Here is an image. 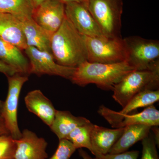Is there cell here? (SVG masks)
<instances>
[{
    "mask_svg": "<svg viewBox=\"0 0 159 159\" xmlns=\"http://www.w3.org/2000/svg\"><path fill=\"white\" fill-rule=\"evenodd\" d=\"M51 48L54 59L61 65L76 67L88 61L84 36L66 17L59 29L52 35Z\"/></svg>",
    "mask_w": 159,
    "mask_h": 159,
    "instance_id": "6da1fadb",
    "label": "cell"
},
{
    "mask_svg": "<svg viewBox=\"0 0 159 159\" xmlns=\"http://www.w3.org/2000/svg\"><path fill=\"white\" fill-rule=\"evenodd\" d=\"M134 70L126 61L102 63L86 61L75 68L70 80L80 86L93 84L102 89L112 90L125 75Z\"/></svg>",
    "mask_w": 159,
    "mask_h": 159,
    "instance_id": "7a4b0ae2",
    "label": "cell"
},
{
    "mask_svg": "<svg viewBox=\"0 0 159 159\" xmlns=\"http://www.w3.org/2000/svg\"><path fill=\"white\" fill-rule=\"evenodd\" d=\"M159 60L150 68L134 70L129 73L114 86L112 97L122 107L137 94L147 90L159 89Z\"/></svg>",
    "mask_w": 159,
    "mask_h": 159,
    "instance_id": "3957f363",
    "label": "cell"
},
{
    "mask_svg": "<svg viewBox=\"0 0 159 159\" xmlns=\"http://www.w3.org/2000/svg\"><path fill=\"white\" fill-rule=\"evenodd\" d=\"M84 3L104 36L122 37L123 0H85Z\"/></svg>",
    "mask_w": 159,
    "mask_h": 159,
    "instance_id": "277c9868",
    "label": "cell"
},
{
    "mask_svg": "<svg viewBox=\"0 0 159 159\" xmlns=\"http://www.w3.org/2000/svg\"><path fill=\"white\" fill-rule=\"evenodd\" d=\"M84 38L89 62L115 63L126 61V47L122 37L102 36Z\"/></svg>",
    "mask_w": 159,
    "mask_h": 159,
    "instance_id": "5b68a950",
    "label": "cell"
},
{
    "mask_svg": "<svg viewBox=\"0 0 159 159\" xmlns=\"http://www.w3.org/2000/svg\"><path fill=\"white\" fill-rule=\"evenodd\" d=\"M7 78L8 93L5 101H0V115L10 135L15 140H17L20 138L22 134L17 119L20 95L23 85L29 80V77L27 75L17 74Z\"/></svg>",
    "mask_w": 159,
    "mask_h": 159,
    "instance_id": "8992f818",
    "label": "cell"
},
{
    "mask_svg": "<svg viewBox=\"0 0 159 159\" xmlns=\"http://www.w3.org/2000/svg\"><path fill=\"white\" fill-rule=\"evenodd\" d=\"M126 47V61L135 70L150 68L159 59V42L139 36L123 39Z\"/></svg>",
    "mask_w": 159,
    "mask_h": 159,
    "instance_id": "52a82bcc",
    "label": "cell"
},
{
    "mask_svg": "<svg viewBox=\"0 0 159 159\" xmlns=\"http://www.w3.org/2000/svg\"><path fill=\"white\" fill-rule=\"evenodd\" d=\"M25 51L29 61V74L53 75L70 80L74 74L76 67L59 64L50 52L33 47H28Z\"/></svg>",
    "mask_w": 159,
    "mask_h": 159,
    "instance_id": "ba28073f",
    "label": "cell"
},
{
    "mask_svg": "<svg viewBox=\"0 0 159 159\" xmlns=\"http://www.w3.org/2000/svg\"><path fill=\"white\" fill-rule=\"evenodd\" d=\"M32 17L38 25L53 34L65 18V4L59 0H47L34 8Z\"/></svg>",
    "mask_w": 159,
    "mask_h": 159,
    "instance_id": "9c48e42d",
    "label": "cell"
},
{
    "mask_svg": "<svg viewBox=\"0 0 159 159\" xmlns=\"http://www.w3.org/2000/svg\"><path fill=\"white\" fill-rule=\"evenodd\" d=\"M66 17L80 34L87 37L104 36L84 3L65 4Z\"/></svg>",
    "mask_w": 159,
    "mask_h": 159,
    "instance_id": "30bf717a",
    "label": "cell"
},
{
    "mask_svg": "<svg viewBox=\"0 0 159 159\" xmlns=\"http://www.w3.org/2000/svg\"><path fill=\"white\" fill-rule=\"evenodd\" d=\"M159 100V89L147 90L141 92L132 98L120 111H116L104 106L101 105L98 112L113 128L114 125L122 116L131 114L132 112L138 108L153 105Z\"/></svg>",
    "mask_w": 159,
    "mask_h": 159,
    "instance_id": "8fae6325",
    "label": "cell"
},
{
    "mask_svg": "<svg viewBox=\"0 0 159 159\" xmlns=\"http://www.w3.org/2000/svg\"><path fill=\"white\" fill-rule=\"evenodd\" d=\"M15 141L14 159H47L48 144L43 138L28 129L22 132L20 138Z\"/></svg>",
    "mask_w": 159,
    "mask_h": 159,
    "instance_id": "7c38bea8",
    "label": "cell"
},
{
    "mask_svg": "<svg viewBox=\"0 0 159 159\" xmlns=\"http://www.w3.org/2000/svg\"><path fill=\"white\" fill-rule=\"evenodd\" d=\"M124 128L111 129L93 124L91 132V140L95 151V157L101 159L103 155L108 153L122 135Z\"/></svg>",
    "mask_w": 159,
    "mask_h": 159,
    "instance_id": "4fadbf2b",
    "label": "cell"
},
{
    "mask_svg": "<svg viewBox=\"0 0 159 159\" xmlns=\"http://www.w3.org/2000/svg\"><path fill=\"white\" fill-rule=\"evenodd\" d=\"M25 102L29 111L36 115L46 125L51 126L57 110L40 90L29 92L25 97Z\"/></svg>",
    "mask_w": 159,
    "mask_h": 159,
    "instance_id": "5bb4252c",
    "label": "cell"
},
{
    "mask_svg": "<svg viewBox=\"0 0 159 159\" xmlns=\"http://www.w3.org/2000/svg\"><path fill=\"white\" fill-rule=\"evenodd\" d=\"M19 19L28 47H34L51 53V40L53 34L38 25L32 17Z\"/></svg>",
    "mask_w": 159,
    "mask_h": 159,
    "instance_id": "9a60e30c",
    "label": "cell"
},
{
    "mask_svg": "<svg viewBox=\"0 0 159 159\" xmlns=\"http://www.w3.org/2000/svg\"><path fill=\"white\" fill-rule=\"evenodd\" d=\"M0 39L22 51L28 47L20 20L12 15L0 12Z\"/></svg>",
    "mask_w": 159,
    "mask_h": 159,
    "instance_id": "2e32d148",
    "label": "cell"
},
{
    "mask_svg": "<svg viewBox=\"0 0 159 159\" xmlns=\"http://www.w3.org/2000/svg\"><path fill=\"white\" fill-rule=\"evenodd\" d=\"M89 122V120L84 117L75 116L69 111L57 110L50 128L59 140L67 139L76 127Z\"/></svg>",
    "mask_w": 159,
    "mask_h": 159,
    "instance_id": "e0dca14e",
    "label": "cell"
},
{
    "mask_svg": "<svg viewBox=\"0 0 159 159\" xmlns=\"http://www.w3.org/2000/svg\"><path fill=\"white\" fill-rule=\"evenodd\" d=\"M151 127L142 124L125 126L122 135L111 148L108 153H119L127 151L137 142L148 136Z\"/></svg>",
    "mask_w": 159,
    "mask_h": 159,
    "instance_id": "ac0fdd59",
    "label": "cell"
},
{
    "mask_svg": "<svg viewBox=\"0 0 159 159\" xmlns=\"http://www.w3.org/2000/svg\"><path fill=\"white\" fill-rule=\"evenodd\" d=\"M0 60L14 68L18 74L29 75V59L17 47L0 39Z\"/></svg>",
    "mask_w": 159,
    "mask_h": 159,
    "instance_id": "d6986e66",
    "label": "cell"
},
{
    "mask_svg": "<svg viewBox=\"0 0 159 159\" xmlns=\"http://www.w3.org/2000/svg\"><path fill=\"white\" fill-rule=\"evenodd\" d=\"M142 124L152 126L159 125V111L153 105L147 107L142 112L129 114L121 117L113 128H123L125 126Z\"/></svg>",
    "mask_w": 159,
    "mask_h": 159,
    "instance_id": "ffe728a7",
    "label": "cell"
},
{
    "mask_svg": "<svg viewBox=\"0 0 159 159\" xmlns=\"http://www.w3.org/2000/svg\"><path fill=\"white\" fill-rule=\"evenodd\" d=\"M34 9L31 0H0V12L19 18L32 17Z\"/></svg>",
    "mask_w": 159,
    "mask_h": 159,
    "instance_id": "44dd1931",
    "label": "cell"
},
{
    "mask_svg": "<svg viewBox=\"0 0 159 159\" xmlns=\"http://www.w3.org/2000/svg\"><path fill=\"white\" fill-rule=\"evenodd\" d=\"M93 124L91 122L77 126L68 137L67 140L70 141L76 149L87 148L95 155L91 140V132Z\"/></svg>",
    "mask_w": 159,
    "mask_h": 159,
    "instance_id": "7402d4cb",
    "label": "cell"
},
{
    "mask_svg": "<svg viewBox=\"0 0 159 159\" xmlns=\"http://www.w3.org/2000/svg\"><path fill=\"white\" fill-rule=\"evenodd\" d=\"M15 139L9 134L0 135V159H14Z\"/></svg>",
    "mask_w": 159,
    "mask_h": 159,
    "instance_id": "603a6c76",
    "label": "cell"
},
{
    "mask_svg": "<svg viewBox=\"0 0 159 159\" xmlns=\"http://www.w3.org/2000/svg\"><path fill=\"white\" fill-rule=\"evenodd\" d=\"M142 141V151L141 159H159L157 145L153 135L149 133Z\"/></svg>",
    "mask_w": 159,
    "mask_h": 159,
    "instance_id": "cb8c5ba5",
    "label": "cell"
},
{
    "mask_svg": "<svg viewBox=\"0 0 159 159\" xmlns=\"http://www.w3.org/2000/svg\"><path fill=\"white\" fill-rule=\"evenodd\" d=\"M59 141L56 151L49 159H70L77 149L68 140L61 139Z\"/></svg>",
    "mask_w": 159,
    "mask_h": 159,
    "instance_id": "d4e9b609",
    "label": "cell"
},
{
    "mask_svg": "<svg viewBox=\"0 0 159 159\" xmlns=\"http://www.w3.org/2000/svg\"><path fill=\"white\" fill-rule=\"evenodd\" d=\"M139 155V151L134 150L119 153H107L103 155L101 159H138Z\"/></svg>",
    "mask_w": 159,
    "mask_h": 159,
    "instance_id": "484cf974",
    "label": "cell"
},
{
    "mask_svg": "<svg viewBox=\"0 0 159 159\" xmlns=\"http://www.w3.org/2000/svg\"><path fill=\"white\" fill-rule=\"evenodd\" d=\"M0 73L6 75L7 77L13 76L15 74H18L17 71L10 66L8 65L6 63L3 62L0 60Z\"/></svg>",
    "mask_w": 159,
    "mask_h": 159,
    "instance_id": "4316f807",
    "label": "cell"
},
{
    "mask_svg": "<svg viewBox=\"0 0 159 159\" xmlns=\"http://www.w3.org/2000/svg\"><path fill=\"white\" fill-rule=\"evenodd\" d=\"M10 134L9 131L6 128L3 118L0 115V135L3 134Z\"/></svg>",
    "mask_w": 159,
    "mask_h": 159,
    "instance_id": "83f0119b",
    "label": "cell"
},
{
    "mask_svg": "<svg viewBox=\"0 0 159 159\" xmlns=\"http://www.w3.org/2000/svg\"><path fill=\"white\" fill-rule=\"evenodd\" d=\"M158 126H152L151 128V129H152L154 133V135L153 137L156 143V145L158 147H159V128L158 127Z\"/></svg>",
    "mask_w": 159,
    "mask_h": 159,
    "instance_id": "f1b7e54d",
    "label": "cell"
},
{
    "mask_svg": "<svg viewBox=\"0 0 159 159\" xmlns=\"http://www.w3.org/2000/svg\"><path fill=\"white\" fill-rule=\"evenodd\" d=\"M78 152H79V155L83 159H97L95 157H92L82 148H79Z\"/></svg>",
    "mask_w": 159,
    "mask_h": 159,
    "instance_id": "f546056e",
    "label": "cell"
},
{
    "mask_svg": "<svg viewBox=\"0 0 159 159\" xmlns=\"http://www.w3.org/2000/svg\"><path fill=\"white\" fill-rule=\"evenodd\" d=\"M59 1L66 4L67 3L72 2L84 3L85 0H59Z\"/></svg>",
    "mask_w": 159,
    "mask_h": 159,
    "instance_id": "4dcf8cb0",
    "label": "cell"
},
{
    "mask_svg": "<svg viewBox=\"0 0 159 159\" xmlns=\"http://www.w3.org/2000/svg\"><path fill=\"white\" fill-rule=\"evenodd\" d=\"M47 0H31L32 3H33V5H34V8L37 7L40 4H41L42 3L45 2Z\"/></svg>",
    "mask_w": 159,
    "mask_h": 159,
    "instance_id": "1f68e13d",
    "label": "cell"
}]
</instances>
